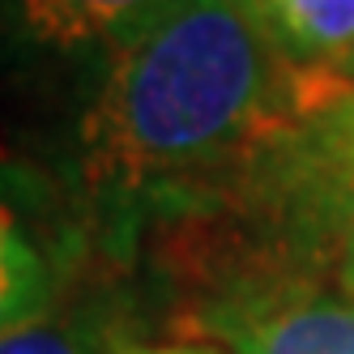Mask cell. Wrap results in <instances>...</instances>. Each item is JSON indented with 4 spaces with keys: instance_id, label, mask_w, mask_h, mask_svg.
I'll return each mask as SVG.
<instances>
[{
    "instance_id": "6da1fadb",
    "label": "cell",
    "mask_w": 354,
    "mask_h": 354,
    "mask_svg": "<svg viewBox=\"0 0 354 354\" xmlns=\"http://www.w3.org/2000/svg\"><path fill=\"white\" fill-rule=\"evenodd\" d=\"M299 107L303 73L243 0H171L98 60L77 171L115 205L235 188Z\"/></svg>"
},
{
    "instance_id": "7a4b0ae2",
    "label": "cell",
    "mask_w": 354,
    "mask_h": 354,
    "mask_svg": "<svg viewBox=\"0 0 354 354\" xmlns=\"http://www.w3.org/2000/svg\"><path fill=\"white\" fill-rule=\"evenodd\" d=\"M231 354H354V295L282 269L231 277L196 308Z\"/></svg>"
},
{
    "instance_id": "3957f363",
    "label": "cell",
    "mask_w": 354,
    "mask_h": 354,
    "mask_svg": "<svg viewBox=\"0 0 354 354\" xmlns=\"http://www.w3.org/2000/svg\"><path fill=\"white\" fill-rule=\"evenodd\" d=\"M265 209L282 273L354 295V180L316 175L261 154L235 184Z\"/></svg>"
},
{
    "instance_id": "277c9868",
    "label": "cell",
    "mask_w": 354,
    "mask_h": 354,
    "mask_svg": "<svg viewBox=\"0 0 354 354\" xmlns=\"http://www.w3.org/2000/svg\"><path fill=\"white\" fill-rule=\"evenodd\" d=\"M167 5L171 0H0V35L35 56L103 60Z\"/></svg>"
},
{
    "instance_id": "5b68a950",
    "label": "cell",
    "mask_w": 354,
    "mask_h": 354,
    "mask_svg": "<svg viewBox=\"0 0 354 354\" xmlns=\"http://www.w3.org/2000/svg\"><path fill=\"white\" fill-rule=\"evenodd\" d=\"M243 5L299 73L342 82L354 64V0H243Z\"/></svg>"
},
{
    "instance_id": "8992f818",
    "label": "cell",
    "mask_w": 354,
    "mask_h": 354,
    "mask_svg": "<svg viewBox=\"0 0 354 354\" xmlns=\"http://www.w3.org/2000/svg\"><path fill=\"white\" fill-rule=\"evenodd\" d=\"M265 154L299 171L354 180V86L312 82L295 124Z\"/></svg>"
},
{
    "instance_id": "52a82bcc",
    "label": "cell",
    "mask_w": 354,
    "mask_h": 354,
    "mask_svg": "<svg viewBox=\"0 0 354 354\" xmlns=\"http://www.w3.org/2000/svg\"><path fill=\"white\" fill-rule=\"evenodd\" d=\"M115 312L107 303H52L26 324L0 333V354H115L120 350Z\"/></svg>"
},
{
    "instance_id": "ba28073f",
    "label": "cell",
    "mask_w": 354,
    "mask_h": 354,
    "mask_svg": "<svg viewBox=\"0 0 354 354\" xmlns=\"http://www.w3.org/2000/svg\"><path fill=\"white\" fill-rule=\"evenodd\" d=\"M56 303V277L39 243L21 226L13 201L0 192V333L26 324Z\"/></svg>"
},
{
    "instance_id": "9c48e42d",
    "label": "cell",
    "mask_w": 354,
    "mask_h": 354,
    "mask_svg": "<svg viewBox=\"0 0 354 354\" xmlns=\"http://www.w3.org/2000/svg\"><path fill=\"white\" fill-rule=\"evenodd\" d=\"M129 354H218V350H205V346H141Z\"/></svg>"
},
{
    "instance_id": "30bf717a",
    "label": "cell",
    "mask_w": 354,
    "mask_h": 354,
    "mask_svg": "<svg viewBox=\"0 0 354 354\" xmlns=\"http://www.w3.org/2000/svg\"><path fill=\"white\" fill-rule=\"evenodd\" d=\"M342 82H346V86H354V64L346 68V77H342Z\"/></svg>"
}]
</instances>
